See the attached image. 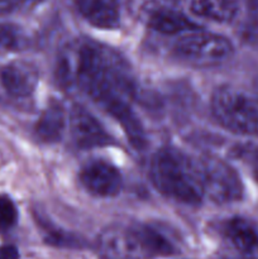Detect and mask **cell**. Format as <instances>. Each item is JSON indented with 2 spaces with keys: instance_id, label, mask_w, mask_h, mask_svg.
I'll list each match as a JSON object with an SVG mask.
<instances>
[{
  "instance_id": "cell-7",
  "label": "cell",
  "mask_w": 258,
  "mask_h": 259,
  "mask_svg": "<svg viewBox=\"0 0 258 259\" xmlns=\"http://www.w3.org/2000/svg\"><path fill=\"white\" fill-rule=\"evenodd\" d=\"M80 181L90 194L100 197L115 196L123 186L118 168L104 161H93L86 164L81 169Z\"/></svg>"
},
{
  "instance_id": "cell-10",
  "label": "cell",
  "mask_w": 258,
  "mask_h": 259,
  "mask_svg": "<svg viewBox=\"0 0 258 259\" xmlns=\"http://www.w3.org/2000/svg\"><path fill=\"white\" fill-rule=\"evenodd\" d=\"M80 14L98 28L113 29L120 22L118 0H76Z\"/></svg>"
},
{
  "instance_id": "cell-17",
  "label": "cell",
  "mask_w": 258,
  "mask_h": 259,
  "mask_svg": "<svg viewBox=\"0 0 258 259\" xmlns=\"http://www.w3.org/2000/svg\"><path fill=\"white\" fill-rule=\"evenodd\" d=\"M244 158L247 159L248 163L252 166V168H253V171H254L255 176L258 177V148L245 149V151H244Z\"/></svg>"
},
{
  "instance_id": "cell-3",
  "label": "cell",
  "mask_w": 258,
  "mask_h": 259,
  "mask_svg": "<svg viewBox=\"0 0 258 259\" xmlns=\"http://www.w3.org/2000/svg\"><path fill=\"white\" fill-rule=\"evenodd\" d=\"M99 252L105 259H149L174 252L171 243L144 225H111L99 237Z\"/></svg>"
},
{
  "instance_id": "cell-4",
  "label": "cell",
  "mask_w": 258,
  "mask_h": 259,
  "mask_svg": "<svg viewBox=\"0 0 258 259\" xmlns=\"http://www.w3.org/2000/svg\"><path fill=\"white\" fill-rule=\"evenodd\" d=\"M212 114L232 132L258 137V96L232 86L215 90L211 98Z\"/></svg>"
},
{
  "instance_id": "cell-21",
  "label": "cell",
  "mask_w": 258,
  "mask_h": 259,
  "mask_svg": "<svg viewBox=\"0 0 258 259\" xmlns=\"http://www.w3.org/2000/svg\"><path fill=\"white\" fill-rule=\"evenodd\" d=\"M40 2H42V0H13V3H14V5H15V9H17L18 7L38 4V3H40Z\"/></svg>"
},
{
  "instance_id": "cell-5",
  "label": "cell",
  "mask_w": 258,
  "mask_h": 259,
  "mask_svg": "<svg viewBox=\"0 0 258 259\" xmlns=\"http://www.w3.org/2000/svg\"><path fill=\"white\" fill-rule=\"evenodd\" d=\"M175 50L180 57L195 65L209 66L220 63L233 53V45L228 38L214 33L191 32L177 40Z\"/></svg>"
},
{
  "instance_id": "cell-8",
  "label": "cell",
  "mask_w": 258,
  "mask_h": 259,
  "mask_svg": "<svg viewBox=\"0 0 258 259\" xmlns=\"http://www.w3.org/2000/svg\"><path fill=\"white\" fill-rule=\"evenodd\" d=\"M70 131L75 143L80 148L108 146L111 138L98 119L85 108L75 105L70 113Z\"/></svg>"
},
{
  "instance_id": "cell-6",
  "label": "cell",
  "mask_w": 258,
  "mask_h": 259,
  "mask_svg": "<svg viewBox=\"0 0 258 259\" xmlns=\"http://www.w3.org/2000/svg\"><path fill=\"white\" fill-rule=\"evenodd\" d=\"M204 177L205 195L220 204L234 202L242 199L243 186L237 172L228 163L217 158L200 162Z\"/></svg>"
},
{
  "instance_id": "cell-15",
  "label": "cell",
  "mask_w": 258,
  "mask_h": 259,
  "mask_svg": "<svg viewBox=\"0 0 258 259\" xmlns=\"http://www.w3.org/2000/svg\"><path fill=\"white\" fill-rule=\"evenodd\" d=\"M17 209L8 196H0V230L10 229L17 222Z\"/></svg>"
},
{
  "instance_id": "cell-14",
  "label": "cell",
  "mask_w": 258,
  "mask_h": 259,
  "mask_svg": "<svg viewBox=\"0 0 258 259\" xmlns=\"http://www.w3.org/2000/svg\"><path fill=\"white\" fill-rule=\"evenodd\" d=\"M232 244L240 252H252L258 248V232L254 225L240 218L232 219L225 228Z\"/></svg>"
},
{
  "instance_id": "cell-2",
  "label": "cell",
  "mask_w": 258,
  "mask_h": 259,
  "mask_svg": "<svg viewBox=\"0 0 258 259\" xmlns=\"http://www.w3.org/2000/svg\"><path fill=\"white\" fill-rule=\"evenodd\" d=\"M151 180L164 196L187 205H197L205 197L200 163L176 148H162L153 156L149 168Z\"/></svg>"
},
{
  "instance_id": "cell-12",
  "label": "cell",
  "mask_w": 258,
  "mask_h": 259,
  "mask_svg": "<svg viewBox=\"0 0 258 259\" xmlns=\"http://www.w3.org/2000/svg\"><path fill=\"white\" fill-rule=\"evenodd\" d=\"M148 24L152 29L163 34H176L181 32H194L197 25L185 17L182 13L176 10L161 8L151 13L148 18Z\"/></svg>"
},
{
  "instance_id": "cell-16",
  "label": "cell",
  "mask_w": 258,
  "mask_h": 259,
  "mask_svg": "<svg viewBox=\"0 0 258 259\" xmlns=\"http://www.w3.org/2000/svg\"><path fill=\"white\" fill-rule=\"evenodd\" d=\"M19 43L18 30L12 25L0 24V53L15 48Z\"/></svg>"
},
{
  "instance_id": "cell-13",
  "label": "cell",
  "mask_w": 258,
  "mask_h": 259,
  "mask_svg": "<svg viewBox=\"0 0 258 259\" xmlns=\"http://www.w3.org/2000/svg\"><path fill=\"white\" fill-rule=\"evenodd\" d=\"M190 9L195 15L219 23L230 22L238 13L237 0H191Z\"/></svg>"
},
{
  "instance_id": "cell-9",
  "label": "cell",
  "mask_w": 258,
  "mask_h": 259,
  "mask_svg": "<svg viewBox=\"0 0 258 259\" xmlns=\"http://www.w3.org/2000/svg\"><path fill=\"white\" fill-rule=\"evenodd\" d=\"M2 83L7 93L15 98H27L38 83V71L32 63L15 61L2 71Z\"/></svg>"
},
{
  "instance_id": "cell-11",
  "label": "cell",
  "mask_w": 258,
  "mask_h": 259,
  "mask_svg": "<svg viewBox=\"0 0 258 259\" xmlns=\"http://www.w3.org/2000/svg\"><path fill=\"white\" fill-rule=\"evenodd\" d=\"M66 128V113L62 104L58 101H51L43 110L38 120L35 132L43 142L55 143L63 136Z\"/></svg>"
},
{
  "instance_id": "cell-19",
  "label": "cell",
  "mask_w": 258,
  "mask_h": 259,
  "mask_svg": "<svg viewBox=\"0 0 258 259\" xmlns=\"http://www.w3.org/2000/svg\"><path fill=\"white\" fill-rule=\"evenodd\" d=\"M250 12V19H252L253 25L258 30V0H248Z\"/></svg>"
},
{
  "instance_id": "cell-1",
  "label": "cell",
  "mask_w": 258,
  "mask_h": 259,
  "mask_svg": "<svg viewBox=\"0 0 258 259\" xmlns=\"http://www.w3.org/2000/svg\"><path fill=\"white\" fill-rule=\"evenodd\" d=\"M60 73L120 124L134 148L146 147V132L132 106L136 82L119 53L94 40H75L63 52Z\"/></svg>"
},
{
  "instance_id": "cell-20",
  "label": "cell",
  "mask_w": 258,
  "mask_h": 259,
  "mask_svg": "<svg viewBox=\"0 0 258 259\" xmlns=\"http://www.w3.org/2000/svg\"><path fill=\"white\" fill-rule=\"evenodd\" d=\"M15 9V5L13 0H0V14L3 13H9Z\"/></svg>"
},
{
  "instance_id": "cell-18",
  "label": "cell",
  "mask_w": 258,
  "mask_h": 259,
  "mask_svg": "<svg viewBox=\"0 0 258 259\" xmlns=\"http://www.w3.org/2000/svg\"><path fill=\"white\" fill-rule=\"evenodd\" d=\"M0 259H19V252L13 245L0 247Z\"/></svg>"
}]
</instances>
